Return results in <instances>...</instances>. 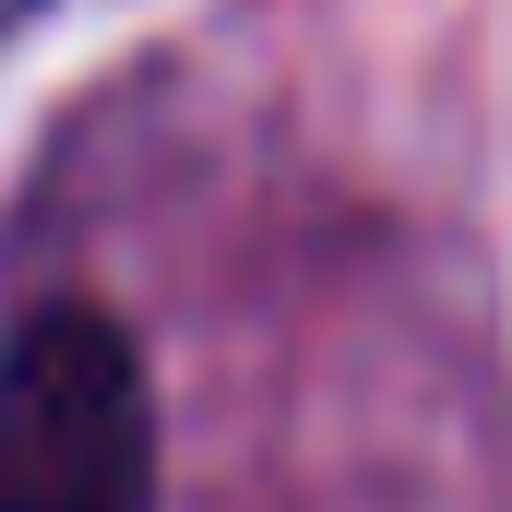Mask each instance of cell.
Segmentation results:
<instances>
[{"instance_id": "cell-1", "label": "cell", "mask_w": 512, "mask_h": 512, "mask_svg": "<svg viewBox=\"0 0 512 512\" xmlns=\"http://www.w3.org/2000/svg\"><path fill=\"white\" fill-rule=\"evenodd\" d=\"M0 512H155V382L108 298L0 334Z\"/></svg>"}, {"instance_id": "cell-2", "label": "cell", "mask_w": 512, "mask_h": 512, "mask_svg": "<svg viewBox=\"0 0 512 512\" xmlns=\"http://www.w3.org/2000/svg\"><path fill=\"white\" fill-rule=\"evenodd\" d=\"M24 12H36V0H0V36H12V24H24Z\"/></svg>"}]
</instances>
